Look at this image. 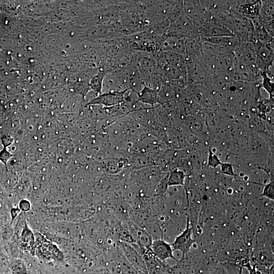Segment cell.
I'll list each match as a JSON object with an SVG mask.
<instances>
[{
  "instance_id": "cell-6",
  "label": "cell",
  "mask_w": 274,
  "mask_h": 274,
  "mask_svg": "<svg viewBox=\"0 0 274 274\" xmlns=\"http://www.w3.org/2000/svg\"><path fill=\"white\" fill-rule=\"evenodd\" d=\"M193 227H191L189 218H187V226L184 231L175 239L171 244L173 251L179 250L182 252L184 260L186 255L190 252L191 247L195 243V240L192 238Z\"/></svg>"
},
{
  "instance_id": "cell-21",
  "label": "cell",
  "mask_w": 274,
  "mask_h": 274,
  "mask_svg": "<svg viewBox=\"0 0 274 274\" xmlns=\"http://www.w3.org/2000/svg\"><path fill=\"white\" fill-rule=\"evenodd\" d=\"M221 163L218 157L212 152H210L208 158V165L213 168L220 166Z\"/></svg>"
},
{
  "instance_id": "cell-25",
  "label": "cell",
  "mask_w": 274,
  "mask_h": 274,
  "mask_svg": "<svg viewBox=\"0 0 274 274\" xmlns=\"http://www.w3.org/2000/svg\"><path fill=\"white\" fill-rule=\"evenodd\" d=\"M20 211L21 210L19 209H14L12 210V212H14V213L12 212L13 218H15V217H16L18 214L20 213Z\"/></svg>"
},
{
  "instance_id": "cell-3",
  "label": "cell",
  "mask_w": 274,
  "mask_h": 274,
  "mask_svg": "<svg viewBox=\"0 0 274 274\" xmlns=\"http://www.w3.org/2000/svg\"><path fill=\"white\" fill-rule=\"evenodd\" d=\"M256 52V65L261 75L267 73L273 78L271 68L274 61L273 43L262 44L258 42H254Z\"/></svg>"
},
{
  "instance_id": "cell-14",
  "label": "cell",
  "mask_w": 274,
  "mask_h": 274,
  "mask_svg": "<svg viewBox=\"0 0 274 274\" xmlns=\"http://www.w3.org/2000/svg\"><path fill=\"white\" fill-rule=\"evenodd\" d=\"M107 72L100 71L95 75L89 83L90 89L99 95L102 94L103 82Z\"/></svg>"
},
{
  "instance_id": "cell-4",
  "label": "cell",
  "mask_w": 274,
  "mask_h": 274,
  "mask_svg": "<svg viewBox=\"0 0 274 274\" xmlns=\"http://www.w3.org/2000/svg\"><path fill=\"white\" fill-rule=\"evenodd\" d=\"M198 31L202 39L234 36L230 29L221 22L211 17L205 25L199 29Z\"/></svg>"
},
{
  "instance_id": "cell-13",
  "label": "cell",
  "mask_w": 274,
  "mask_h": 274,
  "mask_svg": "<svg viewBox=\"0 0 274 274\" xmlns=\"http://www.w3.org/2000/svg\"><path fill=\"white\" fill-rule=\"evenodd\" d=\"M138 99L142 103L154 105L159 101L158 92L146 85L138 93Z\"/></svg>"
},
{
  "instance_id": "cell-19",
  "label": "cell",
  "mask_w": 274,
  "mask_h": 274,
  "mask_svg": "<svg viewBox=\"0 0 274 274\" xmlns=\"http://www.w3.org/2000/svg\"><path fill=\"white\" fill-rule=\"evenodd\" d=\"M260 196L264 197L270 200L273 201L274 185L273 180H271L268 184L264 186L262 193Z\"/></svg>"
},
{
  "instance_id": "cell-18",
  "label": "cell",
  "mask_w": 274,
  "mask_h": 274,
  "mask_svg": "<svg viewBox=\"0 0 274 274\" xmlns=\"http://www.w3.org/2000/svg\"><path fill=\"white\" fill-rule=\"evenodd\" d=\"M11 267L13 274H27V270L25 264L20 260L14 261Z\"/></svg>"
},
{
  "instance_id": "cell-11",
  "label": "cell",
  "mask_w": 274,
  "mask_h": 274,
  "mask_svg": "<svg viewBox=\"0 0 274 274\" xmlns=\"http://www.w3.org/2000/svg\"><path fill=\"white\" fill-rule=\"evenodd\" d=\"M273 1H261L258 17L252 22L253 25L263 26L264 24L273 21Z\"/></svg>"
},
{
  "instance_id": "cell-20",
  "label": "cell",
  "mask_w": 274,
  "mask_h": 274,
  "mask_svg": "<svg viewBox=\"0 0 274 274\" xmlns=\"http://www.w3.org/2000/svg\"><path fill=\"white\" fill-rule=\"evenodd\" d=\"M22 241L30 246H32L34 243L33 235L27 225L22 233Z\"/></svg>"
},
{
  "instance_id": "cell-1",
  "label": "cell",
  "mask_w": 274,
  "mask_h": 274,
  "mask_svg": "<svg viewBox=\"0 0 274 274\" xmlns=\"http://www.w3.org/2000/svg\"><path fill=\"white\" fill-rule=\"evenodd\" d=\"M212 74L200 58L187 60V80L189 83L204 86L211 85Z\"/></svg>"
},
{
  "instance_id": "cell-10",
  "label": "cell",
  "mask_w": 274,
  "mask_h": 274,
  "mask_svg": "<svg viewBox=\"0 0 274 274\" xmlns=\"http://www.w3.org/2000/svg\"><path fill=\"white\" fill-rule=\"evenodd\" d=\"M151 248L155 257L161 261H164L168 259H172L177 262L179 261L174 255V251L171 245L163 240L153 241Z\"/></svg>"
},
{
  "instance_id": "cell-12",
  "label": "cell",
  "mask_w": 274,
  "mask_h": 274,
  "mask_svg": "<svg viewBox=\"0 0 274 274\" xmlns=\"http://www.w3.org/2000/svg\"><path fill=\"white\" fill-rule=\"evenodd\" d=\"M126 256L129 261L139 274H149L146 261L130 248H127Z\"/></svg>"
},
{
  "instance_id": "cell-23",
  "label": "cell",
  "mask_w": 274,
  "mask_h": 274,
  "mask_svg": "<svg viewBox=\"0 0 274 274\" xmlns=\"http://www.w3.org/2000/svg\"><path fill=\"white\" fill-rule=\"evenodd\" d=\"M263 27L267 33L273 37V21L264 24Z\"/></svg>"
},
{
  "instance_id": "cell-9",
  "label": "cell",
  "mask_w": 274,
  "mask_h": 274,
  "mask_svg": "<svg viewBox=\"0 0 274 274\" xmlns=\"http://www.w3.org/2000/svg\"><path fill=\"white\" fill-rule=\"evenodd\" d=\"M185 38L165 36L161 47V52H171L186 57Z\"/></svg>"
},
{
  "instance_id": "cell-8",
  "label": "cell",
  "mask_w": 274,
  "mask_h": 274,
  "mask_svg": "<svg viewBox=\"0 0 274 274\" xmlns=\"http://www.w3.org/2000/svg\"><path fill=\"white\" fill-rule=\"evenodd\" d=\"M185 52L187 60L201 57L203 52V40L199 33L186 38Z\"/></svg>"
},
{
  "instance_id": "cell-5",
  "label": "cell",
  "mask_w": 274,
  "mask_h": 274,
  "mask_svg": "<svg viewBox=\"0 0 274 274\" xmlns=\"http://www.w3.org/2000/svg\"><path fill=\"white\" fill-rule=\"evenodd\" d=\"M197 33H199L198 30L184 14L175 22L171 24L165 36L186 38Z\"/></svg>"
},
{
  "instance_id": "cell-7",
  "label": "cell",
  "mask_w": 274,
  "mask_h": 274,
  "mask_svg": "<svg viewBox=\"0 0 274 274\" xmlns=\"http://www.w3.org/2000/svg\"><path fill=\"white\" fill-rule=\"evenodd\" d=\"M126 90L101 94L93 99L86 105H100L108 107L120 104L124 101V94Z\"/></svg>"
},
{
  "instance_id": "cell-26",
  "label": "cell",
  "mask_w": 274,
  "mask_h": 274,
  "mask_svg": "<svg viewBox=\"0 0 274 274\" xmlns=\"http://www.w3.org/2000/svg\"><path fill=\"white\" fill-rule=\"evenodd\" d=\"M246 266L247 267V268H248V269L250 272V274H260V273H258V272H256L255 270V268L252 269L251 268L250 265H249V266L246 265Z\"/></svg>"
},
{
  "instance_id": "cell-15",
  "label": "cell",
  "mask_w": 274,
  "mask_h": 274,
  "mask_svg": "<svg viewBox=\"0 0 274 274\" xmlns=\"http://www.w3.org/2000/svg\"><path fill=\"white\" fill-rule=\"evenodd\" d=\"M132 231L137 240L146 248L151 247L152 240L151 237L144 231L138 227H132Z\"/></svg>"
},
{
  "instance_id": "cell-17",
  "label": "cell",
  "mask_w": 274,
  "mask_h": 274,
  "mask_svg": "<svg viewBox=\"0 0 274 274\" xmlns=\"http://www.w3.org/2000/svg\"><path fill=\"white\" fill-rule=\"evenodd\" d=\"M186 176L182 171L176 170L171 174L168 180V185L169 186H184Z\"/></svg>"
},
{
  "instance_id": "cell-24",
  "label": "cell",
  "mask_w": 274,
  "mask_h": 274,
  "mask_svg": "<svg viewBox=\"0 0 274 274\" xmlns=\"http://www.w3.org/2000/svg\"><path fill=\"white\" fill-rule=\"evenodd\" d=\"M20 209L23 211H28L30 210L31 207V205L29 202L26 200H23L21 202L20 204Z\"/></svg>"
},
{
  "instance_id": "cell-22",
  "label": "cell",
  "mask_w": 274,
  "mask_h": 274,
  "mask_svg": "<svg viewBox=\"0 0 274 274\" xmlns=\"http://www.w3.org/2000/svg\"><path fill=\"white\" fill-rule=\"evenodd\" d=\"M220 166L221 171L223 174L229 176H235L233 166L231 164L222 163Z\"/></svg>"
},
{
  "instance_id": "cell-16",
  "label": "cell",
  "mask_w": 274,
  "mask_h": 274,
  "mask_svg": "<svg viewBox=\"0 0 274 274\" xmlns=\"http://www.w3.org/2000/svg\"><path fill=\"white\" fill-rule=\"evenodd\" d=\"M261 86L266 90L269 96V99L273 100L274 84L272 81V77L267 73H263L261 75Z\"/></svg>"
},
{
  "instance_id": "cell-2",
  "label": "cell",
  "mask_w": 274,
  "mask_h": 274,
  "mask_svg": "<svg viewBox=\"0 0 274 274\" xmlns=\"http://www.w3.org/2000/svg\"><path fill=\"white\" fill-rule=\"evenodd\" d=\"M132 65L138 71L146 85L151 87L152 77L157 68L154 55L140 53L136 56Z\"/></svg>"
}]
</instances>
